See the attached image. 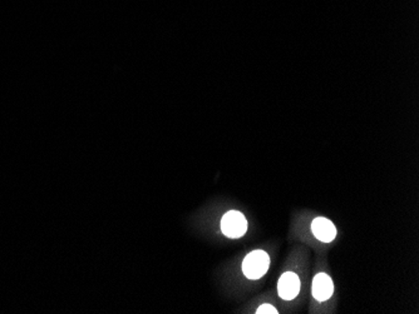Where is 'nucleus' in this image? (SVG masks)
Wrapping results in <instances>:
<instances>
[{
  "instance_id": "nucleus-1",
  "label": "nucleus",
  "mask_w": 419,
  "mask_h": 314,
  "mask_svg": "<svg viewBox=\"0 0 419 314\" xmlns=\"http://www.w3.org/2000/svg\"><path fill=\"white\" fill-rule=\"evenodd\" d=\"M270 267V257L264 250H254L245 257L243 262V274L256 280L264 277Z\"/></svg>"
},
{
  "instance_id": "nucleus-2",
  "label": "nucleus",
  "mask_w": 419,
  "mask_h": 314,
  "mask_svg": "<svg viewBox=\"0 0 419 314\" xmlns=\"http://www.w3.org/2000/svg\"><path fill=\"white\" fill-rule=\"evenodd\" d=\"M221 231L228 238H241L248 231V220L243 213L230 211L221 220Z\"/></svg>"
},
{
  "instance_id": "nucleus-3",
  "label": "nucleus",
  "mask_w": 419,
  "mask_h": 314,
  "mask_svg": "<svg viewBox=\"0 0 419 314\" xmlns=\"http://www.w3.org/2000/svg\"><path fill=\"white\" fill-rule=\"evenodd\" d=\"M278 292L280 298L293 300L300 292V279L294 272H285L278 282Z\"/></svg>"
},
{
  "instance_id": "nucleus-4",
  "label": "nucleus",
  "mask_w": 419,
  "mask_h": 314,
  "mask_svg": "<svg viewBox=\"0 0 419 314\" xmlns=\"http://www.w3.org/2000/svg\"><path fill=\"white\" fill-rule=\"evenodd\" d=\"M311 293L318 302H325L331 298L334 293V283L331 278L325 273H318L313 279Z\"/></svg>"
},
{
  "instance_id": "nucleus-5",
  "label": "nucleus",
  "mask_w": 419,
  "mask_h": 314,
  "mask_svg": "<svg viewBox=\"0 0 419 314\" xmlns=\"http://www.w3.org/2000/svg\"><path fill=\"white\" fill-rule=\"evenodd\" d=\"M311 232L318 241L331 243L337 237V228L333 222L323 217H319L311 222Z\"/></svg>"
},
{
  "instance_id": "nucleus-6",
  "label": "nucleus",
  "mask_w": 419,
  "mask_h": 314,
  "mask_svg": "<svg viewBox=\"0 0 419 314\" xmlns=\"http://www.w3.org/2000/svg\"><path fill=\"white\" fill-rule=\"evenodd\" d=\"M256 313L258 314H278V309L272 306V304H267V303H265L263 306H260L258 308V311H256Z\"/></svg>"
}]
</instances>
